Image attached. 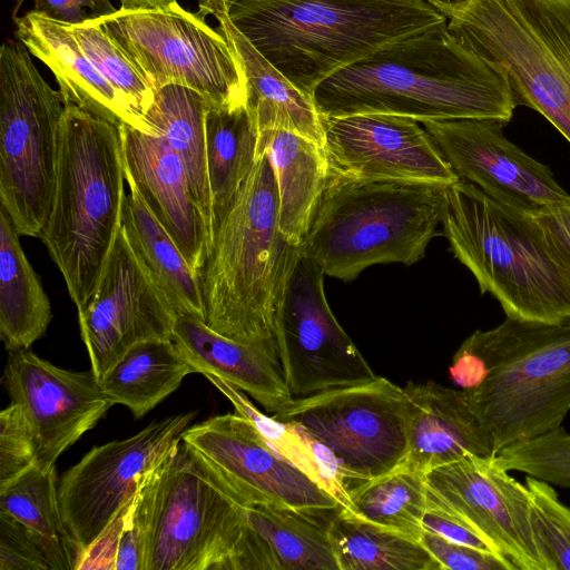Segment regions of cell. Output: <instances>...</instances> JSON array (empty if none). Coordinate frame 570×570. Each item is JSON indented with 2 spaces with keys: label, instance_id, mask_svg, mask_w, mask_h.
<instances>
[{
  "label": "cell",
  "instance_id": "29",
  "mask_svg": "<svg viewBox=\"0 0 570 570\" xmlns=\"http://www.w3.org/2000/svg\"><path fill=\"white\" fill-rule=\"evenodd\" d=\"M7 212L0 209V336L8 352L26 351L52 320L50 301Z\"/></svg>",
  "mask_w": 570,
  "mask_h": 570
},
{
  "label": "cell",
  "instance_id": "19",
  "mask_svg": "<svg viewBox=\"0 0 570 570\" xmlns=\"http://www.w3.org/2000/svg\"><path fill=\"white\" fill-rule=\"evenodd\" d=\"M3 381L11 402L30 423L42 469L56 466L112 406L92 371L60 368L29 350L9 352Z\"/></svg>",
  "mask_w": 570,
  "mask_h": 570
},
{
  "label": "cell",
  "instance_id": "6",
  "mask_svg": "<svg viewBox=\"0 0 570 570\" xmlns=\"http://www.w3.org/2000/svg\"><path fill=\"white\" fill-rule=\"evenodd\" d=\"M119 126L66 102L51 209L39 236L77 309L91 298L122 224Z\"/></svg>",
  "mask_w": 570,
  "mask_h": 570
},
{
  "label": "cell",
  "instance_id": "13",
  "mask_svg": "<svg viewBox=\"0 0 570 570\" xmlns=\"http://www.w3.org/2000/svg\"><path fill=\"white\" fill-rule=\"evenodd\" d=\"M195 415L185 412L157 420L132 436L97 445L62 475L58 500L77 564L145 478L178 445Z\"/></svg>",
  "mask_w": 570,
  "mask_h": 570
},
{
  "label": "cell",
  "instance_id": "21",
  "mask_svg": "<svg viewBox=\"0 0 570 570\" xmlns=\"http://www.w3.org/2000/svg\"><path fill=\"white\" fill-rule=\"evenodd\" d=\"M125 178L200 277L212 237L186 169L163 136L119 125Z\"/></svg>",
  "mask_w": 570,
  "mask_h": 570
},
{
  "label": "cell",
  "instance_id": "30",
  "mask_svg": "<svg viewBox=\"0 0 570 570\" xmlns=\"http://www.w3.org/2000/svg\"><path fill=\"white\" fill-rule=\"evenodd\" d=\"M196 373L173 338L140 342L127 350L99 379L101 391L112 404L130 410L135 419L151 411Z\"/></svg>",
  "mask_w": 570,
  "mask_h": 570
},
{
  "label": "cell",
  "instance_id": "7",
  "mask_svg": "<svg viewBox=\"0 0 570 570\" xmlns=\"http://www.w3.org/2000/svg\"><path fill=\"white\" fill-rule=\"evenodd\" d=\"M448 186L328 176L302 256L344 282L376 264L413 265L438 235Z\"/></svg>",
  "mask_w": 570,
  "mask_h": 570
},
{
  "label": "cell",
  "instance_id": "36",
  "mask_svg": "<svg viewBox=\"0 0 570 570\" xmlns=\"http://www.w3.org/2000/svg\"><path fill=\"white\" fill-rule=\"evenodd\" d=\"M348 498L351 513L419 540L428 510L424 473L401 464L351 485Z\"/></svg>",
  "mask_w": 570,
  "mask_h": 570
},
{
  "label": "cell",
  "instance_id": "12",
  "mask_svg": "<svg viewBox=\"0 0 570 570\" xmlns=\"http://www.w3.org/2000/svg\"><path fill=\"white\" fill-rule=\"evenodd\" d=\"M272 416L324 445L350 487L394 470L407 454L405 393L385 377L293 399Z\"/></svg>",
  "mask_w": 570,
  "mask_h": 570
},
{
  "label": "cell",
  "instance_id": "38",
  "mask_svg": "<svg viewBox=\"0 0 570 570\" xmlns=\"http://www.w3.org/2000/svg\"><path fill=\"white\" fill-rule=\"evenodd\" d=\"M530 520L543 570H570V508L547 481L527 475Z\"/></svg>",
  "mask_w": 570,
  "mask_h": 570
},
{
  "label": "cell",
  "instance_id": "46",
  "mask_svg": "<svg viewBox=\"0 0 570 570\" xmlns=\"http://www.w3.org/2000/svg\"><path fill=\"white\" fill-rule=\"evenodd\" d=\"M136 497L137 494L126 514L117 551L116 570H142L141 543L135 518Z\"/></svg>",
  "mask_w": 570,
  "mask_h": 570
},
{
  "label": "cell",
  "instance_id": "45",
  "mask_svg": "<svg viewBox=\"0 0 570 570\" xmlns=\"http://www.w3.org/2000/svg\"><path fill=\"white\" fill-rule=\"evenodd\" d=\"M422 528L450 541L497 553L476 532L443 511L428 509L422 519Z\"/></svg>",
  "mask_w": 570,
  "mask_h": 570
},
{
  "label": "cell",
  "instance_id": "23",
  "mask_svg": "<svg viewBox=\"0 0 570 570\" xmlns=\"http://www.w3.org/2000/svg\"><path fill=\"white\" fill-rule=\"evenodd\" d=\"M171 338L196 373L213 374L252 396L266 412L289 403L277 351L239 343L194 315H177Z\"/></svg>",
  "mask_w": 570,
  "mask_h": 570
},
{
  "label": "cell",
  "instance_id": "41",
  "mask_svg": "<svg viewBox=\"0 0 570 570\" xmlns=\"http://www.w3.org/2000/svg\"><path fill=\"white\" fill-rule=\"evenodd\" d=\"M419 541L441 570H515L509 560L498 553L456 543L429 531L423 530Z\"/></svg>",
  "mask_w": 570,
  "mask_h": 570
},
{
  "label": "cell",
  "instance_id": "35",
  "mask_svg": "<svg viewBox=\"0 0 570 570\" xmlns=\"http://www.w3.org/2000/svg\"><path fill=\"white\" fill-rule=\"evenodd\" d=\"M204 376L233 404L235 412L248 419L268 443L286 460L304 471L340 502L351 509L350 483L332 453L297 424L282 422L262 413L245 393L213 374Z\"/></svg>",
  "mask_w": 570,
  "mask_h": 570
},
{
  "label": "cell",
  "instance_id": "49",
  "mask_svg": "<svg viewBox=\"0 0 570 570\" xmlns=\"http://www.w3.org/2000/svg\"><path fill=\"white\" fill-rule=\"evenodd\" d=\"M120 8L124 9H138V8H154L165 6L174 0H118Z\"/></svg>",
  "mask_w": 570,
  "mask_h": 570
},
{
  "label": "cell",
  "instance_id": "31",
  "mask_svg": "<svg viewBox=\"0 0 570 570\" xmlns=\"http://www.w3.org/2000/svg\"><path fill=\"white\" fill-rule=\"evenodd\" d=\"M210 106L198 92L177 85L156 91L145 121L163 136L186 169L213 242V206L207 167L206 116Z\"/></svg>",
  "mask_w": 570,
  "mask_h": 570
},
{
  "label": "cell",
  "instance_id": "16",
  "mask_svg": "<svg viewBox=\"0 0 570 570\" xmlns=\"http://www.w3.org/2000/svg\"><path fill=\"white\" fill-rule=\"evenodd\" d=\"M426 507L443 511L476 532L515 570H543L530 520L525 483L494 456H466L424 473Z\"/></svg>",
  "mask_w": 570,
  "mask_h": 570
},
{
  "label": "cell",
  "instance_id": "3",
  "mask_svg": "<svg viewBox=\"0 0 570 570\" xmlns=\"http://www.w3.org/2000/svg\"><path fill=\"white\" fill-rule=\"evenodd\" d=\"M234 26L299 91L446 18L428 0H240Z\"/></svg>",
  "mask_w": 570,
  "mask_h": 570
},
{
  "label": "cell",
  "instance_id": "17",
  "mask_svg": "<svg viewBox=\"0 0 570 570\" xmlns=\"http://www.w3.org/2000/svg\"><path fill=\"white\" fill-rule=\"evenodd\" d=\"M176 316L132 250L121 224L95 292L78 311L91 371L99 380L131 346L171 338Z\"/></svg>",
  "mask_w": 570,
  "mask_h": 570
},
{
  "label": "cell",
  "instance_id": "1",
  "mask_svg": "<svg viewBox=\"0 0 570 570\" xmlns=\"http://www.w3.org/2000/svg\"><path fill=\"white\" fill-rule=\"evenodd\" d=\"M313 100L323 118L389 114L421 124L491 119L517 108L505 77L446 23L391 43L324 80Z\"/></svg>",
  "mask_w": 570,
  "mask_h": 570
},
{
  "label": "cell",
  "instance_id": "39",
  "mask_svg": "<svg viewBox=\"0 0 570 570\" xmlns=\"http://www.w3.org/2000/svg\"><path fill=\"white\" fill-rule=\"evenodd\" d=\"M495 463L507 471H519L570 488V433L562 426L537 439L505 446L494 455Z\"/></svg>",
  "mask_w": 570,
  "mask_h": 570
},
{
  "label": "cell",
  "instance_id": "8",
  "mask_svg": "<svg viewBox=\"0 0 570 570\" xmlns=\"http://www.w3.org/2000/svg\"><path fill=\"white\" fill-rule=\"evenodd\" d=\"M570 144V0H428Z\"/></svg>",
  "mask_w": 570,
  "mask_h": 570
},
{
  "label": "cell",
  "instance_id": "15",
  "mask_svg": "<svg viewBox=\"0 0 570 570\" xmlns=\"http://www.w3.org/2000/svg\"><path fill=\"white\" fill-rule=\"evenodd\" d=\"M183 443L243 504H274L336 511L340 502L283 458L257 428L238 413L188 426Z\"/></svg>",
  "mask_w": 570,
  "mask_h": 570
},
{
  "label": "cell",
  "instance_id": "9",
  "mask_svg": "<svg viewBox=\"0 0 570 570\" xmlns=\"http://www.w3.org/2000/svg\"><path fill=\"white\" fill-rule=\"evenodd\" d=\"M142 570H242L245 505L180 441L141 483Z\"/></svg>",
  "mask_w": 570,
  "mask_h": 570
},
{
  "label": "cell",
  "instance_id": "28",
  "mask_svg": "<svg viewBox=\"0 0 570 570\" xmlns=\"http://www.w3.org/2000/svg\"><path fill=\"white\" fill-rule=\"evenodd\" d=\"M126 183L129 193L122 208V227L132 250L176 315H194L205 322L200 277L149 210L135 185Z\"/></svg>",
  "mask_w": 570,
  "mask_h": 570
},
{
  "label": "cell",
  "instance_id": "26",
  "mask_svg": "<svg viewBox=\"0 0 570 570\" xmlns=\"http://www.w3.org/2000/svg\"><path fill=\"white\" fill-rule=\"evenodd\" d=\"M328 511L274 504L245 505L242 570H338L328 535Z\"/></svg>",
  "mask_w": 570,
  "mask_h": 570
},
{
  "label": "cell",
  "instance_id": "24",
  "mask_svg": "<svg viewBox=\"0 0 570 570\" xmlns=\"http://www.w3.org/2000/svg\"><path fill=\"white\" fill-rule=\"evenodd\" d=\"M14 20L16 38L53 73L65 102L144 132L115 89L96 69L62 22L28 11Z\"/></svg>",
  "mask_w": 570,
  "mask_h": 570
},
{
  "label": "cell",
  "instance_id": "27",
  "mask_svg": "<svg viewBox=\"0 0 570 570\" xmlns=\"http://www.w3.org/2000/svg\"><path fill=\"white\" fill-rule=\"evenodd\" d=\"M257 159L267 155L274 169L282 232L302 244L327 184L324 148L292 131L273 130L257 140Z\"/></svg>",
  "mask_w": 570,
  "mask_h": 570
},
{
  "label": "cell",
  "instance_id": "47",
  "mask_svg": "<svg viewBox=\"0 0 570 570\" xmlns=\"http://www.w3.org/2000/svg\"><path fill=\"white\" fill-rule=\"evenodd\" d=\"M530 212L544 230L570 255V199Z\"/></svg>",
  "mask_w": 570,
  "mask_h": 570
},
{
  "label": "cell",
  "instance_id": "44",
  "mask_svg": "<svg viewBox=\"0 0 570 570\" xmlns=\"http://www.w3.org/2000/svg\"><path fill=\"white\" fill-rule=\"evenodd\" d=\"M130 502L119 511L108 527L86 550L76 570H116L119 540Z\"/></svg>",
  "mask_w": 570,
  "mask_h": 570
},
{
  "label": "cell",
  "instance_id": "42",
  "mask_svg": "<svg viewBox=\"0 0 570 570\" xmlns=\"http://www.w3.org/2000/svg\"><path fill=\"white\" fill-rule=\"evenodd\" d=\"M0 570H51L40 547L27 529L0 512Z\"/></svg>",
  "mask_w": 570,
  "mask_h": 570
},
{
  "label": "cell",
  "instance_id": "25",
  "mask_svg": "<svg viewBox=\"0 0 570 570\" xmlns=\"http://www.w3.org/2000/svg\"><path fill=\"white\" fill-rule=\"evenodd\" d=\"M213 16L239 65L245 87V108L256 127L257 140L269 131L286 130L324 148L323 117L314 100L299 91L234 26L226 3Z\"/></svg>",
  "mask_w": 570,
  "mask_h": 570
},
{
  "label": "cell",
  "instance_id": "11",
  "mask_svg": "<svg viewBox=\"0 0 570 570\" xmlns=\"http://www.w3.org/2000/svg\"><path fill=\"white\" fill-rule=\"evenodd\" d=\"M155 91L177 85L198 92L212 108L245 106L239 65L223 33L177 0L124 9L97 19Z\"/></svg>",
  "mask_w": 570,
  "mask_h": 570
},
{
  "label": "cell",
  "instance_id": "43",
  "mask_svg": "<svg viewBox=\"0 0 570 570\" xmlns=\"http://www.w3.org/2000/svg\"><path fill=\"white\" fill-rule=\"evenodd\" d=\"M24 0H17L13 19ZM32 11L47 18L66 23L78 24L87 20L98 19L115 13L110 0H31Z\"/></svg>",
  "mask_w": 570,
  "mask_h": 570
},
{
  "label": "cell",
  "instance_id": "10",
  "mask_svg": "<svg viewBox=\"0 0 570 570\" xmlns=\"http://www.w3.org/2000/svg\"><path fill=\"white\" fill-rule=\"evenodd\" d=\"M30 55L19 40L0 48V200L20 236L39 237L52 205L66 102Z\"/></svg>",
  "mask_w": 570,
  "mask_h": 570
},
{
  "label": "cell",
  "instance_id": "34",
  "mask_svg": "<svg viewBox=\"0 0 570 570\" xmlns=\"http://www.w3.org/2000/svg\"><path fill=\"white\" fill-rule=\"evenodd\" d=\"M206 142L214 237L257 160V131L245 106L210 107L206 116Z\"/></svg>",
  "mask_w": 570,
  "mask_h": 570
},
{
  "label": "cell",
  "instance_id": "20",
  "mask_svg": "<svg viewBox=\"0 0 570 570\" xmlns=\"http://www.w3.org/2000/svg\"><path fill=\"white\" fill-rule=\"evenodd\" d=\"M460 179L492 198L527 210L563 203L570 195L551 169L525 154L491 119H449L422 124Z\"/></svg>",
  "mask_w": 570,
  "mask_h": 570
},
{
  "label": "cell",
  "instance_id": "4",
  "mask_svg": "<svg viewBox=\"0 0 570 570\" xmlns=\"http://www.w3.org/2000/svg\"><path fill=\"white\" fill-rule=\"evenodd\" d=\"M441 225L453 256L505 316L539 323L570 318V255L530 210L460 179L446 188Z\"/></svg>",
  "mask_w": 570,
  "mask_h": 570
},
{
  "label": "cell",
  "instance_id": "37",
  "mask_svg": "<svg viewBox=\"0 0 570 570\" xmlns=\"http://www.w3.org/2000/svg\"><path fill=\"white\" fill-rule=\"evenodd\" d=\"M66 26L83 53L139 121L144 132L156 136L145 121L156 91L132 61L97 19Z\"/></svg>",
  "mask_w": 570,
  "mask_h": 570
},
{
  "label": "cell",
  "instance_id": "2",
  "mask_svg": "<svg viewBox=\"0 0 570 570\" xmlns=\"http://www.w3.org/2000/svg\"><path fill=\"white\" fill-rule=\"evenodd\" d=\"M449 373L491 435L495 454L554 431L570 412V318L505 316L468 336Z\"/></svg>",
  "mask_w": 570,
  "mask_h": 570
},
{
  "label": "cell",
  "instance_id": "22",
  "mask_svg": "<svg viewBox=\"0 0 570 570\" xmlns=\"http://www.w3.org/2000/svg\"><path fill=\"white\" fill-rule=\"evenodd\" d=\"M407 454L402 465L426 473L466 456L495 455L489 432L472 412L462 390L434 381L409 382Z\"/></svg>",
  "mask_w": 570,
  "mask_h": 570
},
{
  "label": "cell",
  "instance_id": "40",
  "mask_svg": "<svg viewBox=\"0 0 570 570\" xmlns=\"http://www.w3.org/2000/svg\"><path fill=\"white\" fill-rule=\"evenodd\" d=\"M37 464L30 423L16 403L0 413V484L21 475Z\"/></svg>",
  "mask_w": 570,
  "mask_h": 570
},
{
  "label": "cell",
  "instance_id": "48",
  "mask_svg": "<svg viewBox=\"0 0 570 570\" xmlns=\"http://www.w3.org/2000/svg\"><path fill=\"white\" fill-rule=\"evenodd\" d=\"M238 1L240 0H200L198 3V12L206 17L217 11L224 3L230 7Z\"/></svg>",
  "mask_w": 570,
  "mask_h": 570
},
{
  "label": "cell",
  "instance_id": "18",
  "mask_svg": "<svg viewBox=\"0 0 570 570\" xmlns=\"http://www.w3.org/2000/svg\"><path fill=\"white\" fill-rule=\"evenodd\" d=\"M328 176L452 185L460 180L420 121L389 114L323 118Z\"/></svg>",
  "mask_w": 570,
  "mask_h": 570
},
{
  "label": "cell",
  "instance_id": "5",
  "mask_svg": "<svg viewBox=\"0 0 570 570\" xmlns=\"http://www.w3.org/2000/svg\"><path fill=\"white\" fill-rule=\"evenodd\" d=\"M302 256L279 227L274 169L259 157L214 234L200 274L205 323L243 344L276 350L275 314Z\"/></svg>",
  "mask_w": 570,
  "mask_h": 570
},
{
  "label": "cell",
  "instance_id": "14",
  "mask_svg": "<svg viewBox=\"0 0 570 570\" xmlns=\"http://www.w3.org/2000/svg\"><path fill=\"white\" fill-rule=\"evenodd\" d=\"M324 277L318 265L301 256L276 309V350L293 396L365 383L377 376L334 316Z\"/></svg>",
  "mask_w": 570,
  "mask_h": 570
},
{
  "label": "cell",
  "instance_id": "32",
  "mask_svg": "<svg viewBox=\"0 0 570 570\" xmlns=\"http://www.w3.org/2000/svg\"><path fill=\"white\" fill-rule=\"evenodd\" d=\"M0 512L27 529L51 570H76L77 553L60 513L56 466L36 464L0 484Z\"/></svg>",
  "mask_w": 570,
  "mask_h": 570
},
{
  "label": "cell",
  "instance_id": "33",
  "mask_svg": "<svg viewBox=\"0 0 570 570\" xmlns=\"http://www.w3.org/2000/svg\"><path fill=\"white\" fill-rule=\"evenodd\" d=\"M328 535L338 570H441L417 539L343 508L331 518Z\"/></svg>",
  "mask_w": 570,
  "mask_h": 570
}]
</instances>
